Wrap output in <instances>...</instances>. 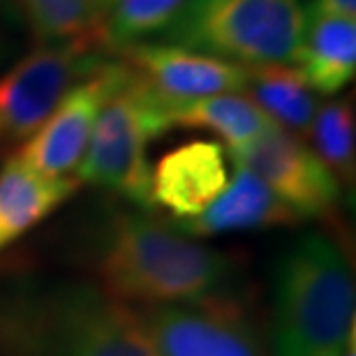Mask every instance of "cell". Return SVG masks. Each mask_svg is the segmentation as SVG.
Here are the masks:
<instances>
[{
	"label": "cell",
	"instance_id": "13",
	"mask_svg": "<svg viewBox=\"0 0 356 356\" xmlns=\"http://www.w3.org/2000/svg\"><path fill=\"white\" fill-rule=\"evenodd\" d=\"M76 178H49L10 155L0 167V257L79 188Z\"/></svg>",
	"mask_w": 356,
	"mask_h": 356
},
{
	"label": "cell",
	"instance_id": "8",
	"mask_svg": "<svg viewBox=\"0 0 356 356\" xmlns=\"http://www.w3.org/2000/svg\"><path fill=\"white\" fill-rule=\"evenodd\" d=\"M127 74H130L127 63L120 58H106L95 72L74 83L60 97L38 132L28 137L14 155L24 165L49 178H65L76 172L99 111L127 79Z\"/></svg>",
	"mask_w": 356,
	"mask_h": 356
},
{
	"label": "cell",
	"instance_id": "16",
	"mask_svg": "<svg viewBox=\"0 0 356 356\" xmlns=\"http://www.w3.org/2000/svg\"><path fill=\"white\" fill-rule=\"evenodd\" d=\"M169 123L172 127L209 130L218 134L225 139L227 151L250 144L277 127L243 92H222L195 102L169 104Z\"/></svg>",
	"mask_w": 356,
	"mask_h": 356
},
{
	"label": "cell",
	"instance_id": "18",
	"mask_svg": "<svg viewBox=\"0 0 356 356\" xmlns=\"http://www.w3.org/2000/svg\"><path fill=\"white\" fill-rule=\"evenodd\" d=\"M14 5L40 47L63 42L90 44L104 10V0H14Z\"/></svg>",
	"mask_w": 356,
	"mask_h": 356
},
{
	"label": "cell",
	"instance_id": "14",
	"mask_svg": "<svg viewBox=\"0 0 356 356\" xmlns=\"http://www.w3.org/2000/svg\"><path fill=\"white\" fill-rule=\"evenodd\" d=\"M294 65L312 92H340L356 72V21L308 17Z\"/></svg>",
	"mask_w": 356,
	"mask_h": 356
},
{
	"label": "cell",
	"instance_id": "17",
	"mask_svg": "<svg viewBox=\"0 0 356 356\" xmlns=\"http://www.w3.org/2000/svg\"><path fill=\"white\" fill-rule=\"evenodd\" d=\"M185 5L188 0H104L90 44L95 51L113 58L127 47L162 35Z\"/></svg>",
	"mask_w": 356,
	"mask_h": 356
},
{
	"label": "cell",
	"instance_id": "15",
	"mask_svg": "<svg viewBox=\"0 0 356 356\" xmlns=\"http://www.w3.org/2000/svg\"><path fill=\"white\" fill-rule=\"evenodd\" d=\"M245 90H250L248 97L277 127L301 139L308 137L317 111V99L296 65L291 63L245 65Z\"/></svg>",
	"mask_w": 356,
	"mask_h": 356
},
{
	"label": "cell",
	"instance_id": "20",
	"mask_svg": "<svg viewBox=\"0 0 356 356\" xmlns=\"http://www.w3.org/2000/svg\"><path fill=\"white\" fill-rule=\"evenodd\" d=\"M305 17H329V19H354L356 0H312L305 10Z\"/></svg>",
	"mask_w": 356,
	"mask_h": 356
},
{
	"label": "cell",
	"instance_id": "21",
	"mask_svg": "<svg viewBox=\"0 0 356 356\" xmlns=\"http://www.w3.org/2000/svg\"><path fill=\"white\" fill-rule=\"evenodd\" d=\"M343 356H356V326H352L350 336H347V345L343 350Z\"/></svg>",
	"mask_w": 356,
	"mask_h": 356
},
{
	"label": "cell",
	"instance_id": "9",
	"mask_svg": "<svg viewBox=\"0 0 356 356\" xmlns=\"http://www.w3.org/2000/svg\"><path fill=\"white\" fill-rule=\"evenodd\" d=\"M227 153L236 165L257 174L303 220L329 218L336 213L343 185L305 139L275 127Z\"/></svg>",
	"mask_w": 356,
	"mask_h": 356
},
{
	"label": "cell",
	"instance_id": "11",
	"mask_svg": "<svg viewBox=\"0 0 356 356\" xmlns=\"http://www.w3.org/2000/svg\"><path fill=\"white\" fill-rule=\"evenodd\" d=\"M229 183L227 151L218 141H188L165 153L151 169V206L188 220L206 211Z\"/></svg>",
	"mask_w": 356,
	"mask_h": 356
},
{
	"label": "cell",
	"instance_id": "12",
	"mask_svg": "<svg viewBox=\"0 0 356 356\" xmlns=\"http://www.w3.org/2000/svg\"><path fill=\"white\" fill-rule=\"evenodd\" d=\"M301 222L303 218L291 211L257 174L234 162V176L222 195L199 216L174 220V227L185 236H222L270 227H296Z\"/></svg>",
	"mask_w": 356,
	"mask_h": 356
},
{
	"label": "cell",
	"instance_id": "6",
	"mask_svg": "<svg viewBox=\"0 0 356 356\" xmlns=\"http://www.w3.org/2000/svg\"><path fill=\"white\" fill-rule=\"evenodd\" d=\"M158 356H266L250 303L225 289L141 312Z\"/></svg>",
	"mask_w": 356,
	"mask_h": 356
},
{
	"label": "cell",
	"instance_id": "10",
	"mask_svg": "<svg viewBox=\"0 0 356 356\" xmlns=\"http://www.w3.org/2000/svg\"><path fill=\"white\" fill-rule=\"evenodd\" d=\"M113 58L127 63L167 104H185L222 92L245 90V65L167 42H139Z\"/></svg>",
	"mask_w": 356,
	"mask_h": 356
},
{
	"label": "cell",
	"instance_id": "3",
	"mask_svg": "<svg viewBox=\"0 0 356 356\" xmlns=\"http://www.w3.org/2000/svg\"><path fill=\"white\" fill-rule=\"evenodd\" d=\"M354 322V277L345 250L308 234L273 270L270 356H343Z\"/></svg>",
	"mask_w": 356,
	"mask_h": 356
},
{
	"label": "cell",
	"instance_id": "4",
	"mask_svg": "<svg viewBox=\"0 0 356 356\" xmlns=\"http://www.w3.org/2000/svg\"><path fill=\"white\" fill-rule=\"evenodd\" d=\"M301 0H188L165 42L238 63H291L305 31Z\"/></svg>",
	"mask_w": 356,
	"mask_h": 356
},
{
	"label": "cell",
	"instance_id": "7",
	"mask_svg": "<svg viewBox=\"0 0 356 356\" xmlns=\"http://www.w3.org/2000/svg\"><path fill=\"white\" fill-rule=\"evenodd\" d=\"M109 56L88 42L42 44L0 76V151L38 132L60 97Z\"/></svg>",
	"mask_w": 356,
	"mask_h": 356
},
{
	"label": "cell",
	"instance_id": "2",
	"mask_svg": "<svg viewBox=\"0 0 356 356\" xmlns=\"http://www.w3.org/2000/svg\"><path fill=\"white\" fill-rule=\"evenodd\" d=\"M97 287L123 305H178L232 289L236 259L188 238L141 211L106 225L97 248Z\"/></svg>",
	"mask_w": 356,
	"mask_h": 356
},
{
	"label": "cell",
	"instance_id": "19",
	"mask_svg": "<svg viewBox=\"0 0 356 356\" xmlns=\"http://www.w3.org/2000/svg\"><path fill=\"white\" fill-rule=\"evenodd\" d=\"M308 137L319 160L340 185H352L356 174V125L352 99H331L317 106Z\"/></svg>",
	"mask_w": 356,
	"mask_h": 356
},
{
	"label": "cell",
	"instance_id": "1",
	"mask_svg": "<svg viewBox=\"0 0 356 356\" xmlns=\"http://www.w3.org/2000/svg\"><path fill=\"white\" fill-rule=\"evenodd\" d=\"M0 356H158L141 312L97 284L0 275Z\"/></svg>",
	"mask_w": 356,
	"mask_h": 356
},
{
	"label": "cell",
	"instance_id": "5",
	"mask_svg": "<svg viewBox=\"0 0 356 356\" xmlns=\"http://www.w3.org/2000/svg\"><path fill=\"white\" fill-rule=\"evenodd\" d=\"M169 130V104L130 67L127 79L99 111L74 178L148 209V144Z\"/></svg>",
	"mask_w": 356,
	"mask_h": 356
}]
</instances>
